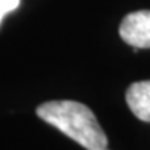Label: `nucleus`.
<instances>
[{"label":"nucleus","instance_id":"obj_1","mask_svg":"<svg viewBox=\"0 0 150 150\" xmlns=\"http://www.w3.org/2000/svg\"><path fill=\"white\" fill-rule=\"evenodd\" d=\"M37 115L86 150L107 149V136L98 124L97 117L78 101H47L37 107Z\"/></svg>","mask_w":150,"mask_h":150},{"label":"nucleus","instance_id":"obj_2","mask_svg":"<svg viewBox=\"0 0 150 150\" xmlns=\"http://www.w3.org/2000/svg\"><path fill=\"white\" fill-rule=\"evenodd\" d=\"M120 35L127 45L136 49L150 47V11L142 9L127 14L121 22Z\"/></svg>","mask_w":150,"mask_h":150},{"label":"nucleus","instance_id":"obj_3","mask_svg":"<svg viewBox=\"0 0 150 150\" xmlns=\"http://www.w3.org/2000/svg\"><path fill=\"white\" fill-rule=\"evenodd\" d=\"M126 101L136 118L150 122V80L136 81L129 86Z\"/></svg>","mask_w":150,"mask_h":150},{"label":"nucleus","instance_id":"obj_4","mask_svg":"<svg viewBox=\"0 0 150 150\" xmlns=\"http://www.w3.org/2000/svg\"><path fill=\"white\" fill-rule=\"evenodd\" d=\"M18 3H20V0H0V23H2V18L6 14L17 9Z\"/></svg>","mask_w":150,"mask_h":150},{"label":"nucleus","instance_id":"obj_5","mask_svg":"<svg viewBox=\"0 0 150 150\" xmlns=\"http://www.w3.org/2000/svg\"><path fill=\"white\" fill-rule=\"evenodd\" d=\"M106 150H109V149H106Z\"/></svg>","mask_w":150,"mask_h":150}]
</instances>
